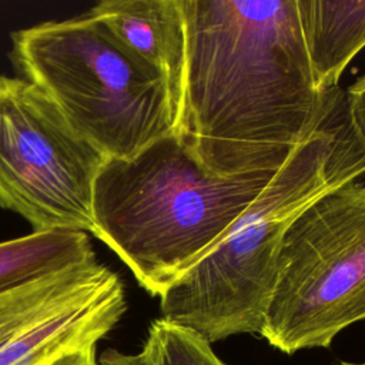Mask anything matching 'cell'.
<instances>
[{
    "mask_svg": "<svg viewBox=\"0 0 365 365\" xmlns=\"http://www.w3.org/2000/svg\"><path fill=\"white\" fill-rule=\"evenodd\" d=\"M365 319V185L344 184L289 225L261 336L281 352L327 348Z\"/></svg>",
    "mask_w": 365,
    "mask_h": 365,
    "instance_id": "cell-5",
    "label": "cell"
},
{
    "mask_svg": "<svg viewBox=\"0 0 365 365\" xmlns=\"http://www.w3.org/2000/svg\"><path fill=\"white\" fill-rule=\"evenodd\" d=\"M104 161L41 90L0 74V207L33 232L93 234V191Z\"/></svg>",
    "mask_w": 365,
    "mask_h": 365,
    "instance_id": "cell-6",
    "label": "cell"
},
{
    "mask_svg": "<svg viewBox=\"0 0 365 365\" xmlns=\"http://www.w3.org/2000/svg\"><path fill=\"white\" fill-rule=\"evenodd\" d=\"M127 309L120 277L97 259L0 294V365H50L96 348Z\"/></svg>",
    "mask_w": 365,
    "mask_h": 365,
    "instance_id": "cell-7",
    "label": "cell"
},
{
    "mask_svg": "<svg viewBox=\"0 0 365 365\" xmlns=\"http://www.w3.org/2000/svg\"><path fill=\"white\" fill-rule=\"evenodd\" d=\"M96 348H86L63 355L50 365H96Z\"/></svg>",
    "mask_w": 365,
    "mask_h": 365,
    "instance_id": "cell-14",
    "label": "cell"
},
{
    "mask_svg": "<svg viewBox=\"0 0 365 365\" xmlns=\"http://www.w3.org/2000/svg\"><path fill=\"white\" fill-rule=\"evenodd\" d=\"M96 365H147L141 352L125 354L118 349H107L100 358H97Z\"/></svg>",
    "mask_w": 365,
    "mask_h": 365,
    "instance_id": "cell-13",
    "label": "cell"
},
{
    "mask_svg": "<svg viewBox=\"0 0 365 365\" xmlns=\"http://www.w3.org/2000/svg\"><path fill=\"white\" fill-rule=\"evenodd\" d=\"M345 97L352 128L365 150V74L358 77L346 88Z\"/></svg>",
    "mask_w": 365,
    "mask_h": 365,
    "instance_id": "cell-12",
    "label": "cell"
},
{
    "mask_svg": "<svg viewBox=\"0 0 365 365\" xmlns=\"http://www.w3.org/2000/svg\"><path fill=\"white\" fill-rule=\"evenodd\" d=\"M96 259L81 231H44L0 242V294L56 271Z\"/></svg>",
    "mask_w": 365,
    "mask_h": 365,
    "instance_id": "cell-10",
    "label": "cell"
},
{
    "mask_svg": "<svg viewBox=\"0 0 365 365\" xmlns=\"http://www.w3.org/2000/svg\"><path fill=\"white\" fill-rule=\"evenodd\" d=\"M87 14L164 78L178 124L187 51L182 0H104Z\"/></svg>",
    "mask_w": 365,
    "mask_h": 365,
    "instance_id": "cell-8",
    "label": "cell"
},
{
    "mask_svg": "<svg viewBox=\"0 0 365 365\" xmlns=\"http://www.w3.org/2000/svg\"><path fill=\"white\" fill-rule=\"evenodd\" d=\"M141 355L147 365H228L201 334L164 318L150 325Z\"/></svg>",
    "mask_w": 365,
    "mask_h": 365,
    "instance_id": "cell-11",
    "label": "cell"
},
{
    "mask_svg": "<svg viewBox=\"0 0 365 365\" xmlns=\"http://www.w3.org/2000/svg\"><path fill=\"white\" fill-rule=\"evenodd\" d=\"M275 174L217 175L171 133L134 157L104 161L93 191V234L161 297L228 237Z\"/></svg>",
    "mask_w": 365,
    "mask_h": 365,
    "instance_id": "cell-3",
    "label": "cell"
},
{
    "mask_svg": "<svg viewBox=\"0 0 365 365\" xmlns=\"http://www.w3.org/2000/svg\"><path fill=\"white\" fill-rule=\"evenodd\" d=\"M297 7L315 87L334 88L365 47V0H297Z\"/></svg>",
    "mask_w": 365,
    "mask_h": 365,
    "instance_id": "cell-9",
    "label": "cell"
},
{
    "mask_svg": "<svg viewBox=\"0 0 365 365\" xmlns=\"http://www.w3.org/2000/svg\"><path fill=\"white\" fill-rule=\"evenodd\" d=\"M365 175V150L345 91H325L321 114L284 165L232 225L228 237L161 297V318L211 344L261 334L277 262L292 221L324 194Z\"/></svg>",
    "mask_w": 365,
    "mask_h": 365,
    "instance_id": "cell-2",
    "label": "cell"
},
{
    "mask_svg": "<svg viewBox=\"0 0 365 365\" xmlns=\"http://www.w3.org/2000/svg\"><path fill=\"white\" fill-rule=\"evenodd\" d=\"M10 60L106 160L134 157L175 133L164 78L87 13L11 33Z\"/></svg>",
    "mask_w": 365,
    "mask_h": 365,
    "instance_id": "cell-4",
    "label": "cell"
},
{
    "mask_svg": "<svg viewBox=\"0 0 365 365\" xmlns=\"http://www.w3.org/2000/svg\"><path fill=\"white\" fill-rule=\"evenodd\" d=\"M338 365H365V362H361V364H354V362H339Z\"/></svg>",
    "mask_w": 365,
    "mask_h": 365,
    "instance_id": "cell-15",
    "label": "cell"
},
{
    "mask_svg": "<svg viewBox=\"0 0 365 365\" xmlns=\"http://www.w3.org/2000/svg\"><path fill=\"white\" fill-rule=\"evenodd\" d=\"M185 71L175 133L222 177L278 171L315 125L325 91L297 0H182Z\"/></svg>",
    "mask_w": 365,
    "mask_h": 365,
    "instance_id": "cell-1",
    "label": "cell"
}]
</instances>
